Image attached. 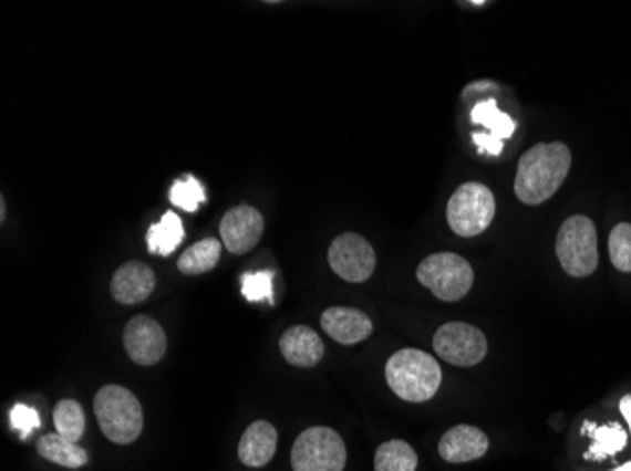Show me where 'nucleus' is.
<instances>
[{
    "mask_svg": "<svg viewBox=\"0 0 631 471\" xmlns=\"http://www.w3.org/2000/svg\"><path fill=\"white\" fill-rule=\"evenodd\" d=\"M280 350L286 363H290L291 366L312 368L322 360L325 347L322 338L310 326L297 325L283 332Z\"/></svg>",
    "mask_w": 631,
    "mask_h": 471,
    "instance_id": "obj_15",
    "label": "nucleus"
},
{
    "mask_svg": "<svg viewBox=\"0 0 631 471\" xmlns=\"http://www.w3.org/2000/svg\"><path fill=\"white\" fill-rule=\"evenodd\" d=\"M329 266L350 283H363L374 274L376 255L371 243L355 232L337 236L328 253Z\"/></svg>",
    "mask_w": 631,
    "mask_h": 471,
    "instance_id": "obj_9",
    "label": "nucleus"
},
{
    "mask_svg": "<svg viewBox=\"0 0 631 471\" xmlns=\"http://www.w3.org/2000/svg\"><path fill=\"white\" fill-rule=\"evenodd\" d=\"M184 236L186 232H184L180 217L176 216L175 211H167L159 223L152 224L148 229V234H146L148 251L154 255H173V251L180 245Z\"/></svg>",
    "mask_w": 631,
    "mask_h": 471,
    "instance_id": "obj_19",
    "label": "nucleus"
},
{
    "mask_svg": "<svg viewBox=\"0 0 631 471\" xmlns=\"http://www.w3.org/2000/svg\"><path fill=\"white\" fill-rule=\"evenodd\" d=\"M329 338L342 345H355L373 334V321L354 307H329L320 318Z\"/></svg>",
    "mask_w": 631,
    "mask_h": 471,
    "instance_id": "obj_13",
    "label": "nucleus"
},
{
    "mask_svg": "<svg viewBox=\"0 0 631 471\" xmlns=\"http://www.w3.org/2000/svg\"><path fill=\"white\" fill-rule=\"evenodd\" d=\"M346 465V447L333 428L304 430L291 449L293 471H342Z\"/></svg>",
    "mask_w": 631,
    "mask_h": 471,
    "instance_id": "obj_7",
    "label": "nucleus"
},
{
    "mask_svg": "<svg viewBox=\"0 0 631 471\" xmlns=\"http://www.w3.org/2000/svg\"><path fill=\"white\" fill-rule=\"evenodd\" d=\"M263 216L251 206H235L219 223L224 248L232 255H245L258 245L263 234Z\"/></svg>",
    "mask_w": 631,
    "mask_h": 471,
    "instance_id": "obj_11",
    "label": "nucleus"
},
{
    "mask_svg": "<svg viewBox=\"0 0 631 471\" xmlns=\"http://www.w3.org/2000/svg\"><path fill=\"white\" fill-rule=\"evenodd\" d=\"M556 255L571 278H588L599 262L598 230L587 216H573L563 221L556 238Z\"/></svg>",
    "mask_w": 631,
    "mask_h": 471,
    "instance_id": "obj_4",
    "label": "nucleus"
},
{
    "mask_svg": "<svg viewBox=\"0 0 631 471\" xmlns=\"http://www.w3.org/2000/svg\"><path fill=\"white\" fill-rule=\"evenodd\" d=\"M488 436L477 427L459 425L448 430L438 441V454L452 464H464L483 459L488 452Z\"/></svg>",
    "mask_w": 631,
    "mask_h": 471,
    "instance_id": "obj_14",
    "label": "nucleus"
},
{
    "mask_svg": "<svg viewBox=\"0 0 631 471\" xmlns=\"http://www.w3.org/2000/svg\"><path fill=\"white\" fill-rule=\"evenodd\" d=\"M418 454L406 441L382 443L374 454V471H416Z\"/></svg>",
    "mask_w": 631,
    "mask_h": 471,
    "instance_id": "obj_21",
    "label": "nucleus"
},
{
    "mask_svg": "<svg viewBox=\"0 0 631 471\" xmlns=\"http://www.w3.org/2000/svg\"><path fill=\"white\" fill-rule=\"evenodd\" d=\"M168 198L173 205L178 206L182 210L194 213L207 200V195H205V187L200 185L199 179L194 178V176H186V178L178 179L173 184Z\"/></svg>",
    "mask_w": 631,
    "mask_h": 471,
    "instance_id": "obj_24",
    "label": "nucleus"
},
{
    "mask_svg": "<svg viewBox=\"0 0 631 471\" xmlns=\"http://www.w3.org/2000/svg\"><path fill=\"white\" fill-rule=\"evenodd\" d=\"M221 243L216 238H207L187 248L178 259V272L184 275L207 274L216 268L221 257Z\"/></svg>",
    "mask_w": 631,
    "mask_h": 471,
    "instance_id": "obj_20",
    "label": "nucleus"
},
{
    "mask_svg": "<svg viewBox=\"0 0 631 471\" xmlns=\"http://www.w3.org/2000/svg\"><path fill=\"white\" fill-rule=\"evenodd\" d=\"M278 433L267 420H256L246 428L239 443V459L248 468H263L277 452Z\"/></svg>",
    "mask_w": 631,
    "mask_h": 471,
    "instance_id": "obj_16",
    "label": "nucleus"
},
{
    "mask_svg": "<svg viewBox=\"0 0 631 471\" xmlns=\"http://www.w3.org/2000/svg\"><path fill=\"white\" fill-rule=\"evenodd\" d=\"M609 255L612 266L630 274L631 272V224L619 223L609 234Z\"/></svg>",
    "mask_w": 631,
    "mask_h": 471,
    "instance_id": "obj_25",
    "label": "nucleus"
},
{
    "mask_svg": "<svg viewBox=\"0 0 631 471\" xmlns=\"http://www.w3.org/2000/svg\"><path fill=\"white\" fill-rule=\"evenodd\" d=\"M582 433L592 436L593 440L592 446L585 454L587 460H606L609 457H614L620 451H624L625 443H628V432L620 427L619 422H609L603 427H598L593 422H585Z\"/></svg>",
    "mask_w": 631,
    "mask_h": 471,
    "instance_id": "obj_17",
    "label": "nucleus"
},
{
    "mask_svg": "<svg viewBox=\"0 0 631 471\" xmlns=\"http://www.w3.org/2000/svg\"><path fill=\"white\" fill-rule=\"evenodd\" d=\"M473 140L477 144L478 149L484 154L499 155L503 151V140L492 136V134H473Z\"/></svg>",
    "mask_w": 631,
    "mask_h": 471,
    "instance_id": "obj_28",
    "label": "nucleus"
},
{
    "mask_svg": "<svg viewBox=\"0 0 631 471\" xmlns=\"http://www.w3.org/2000/svg\"><path fill=\"white\" fill-rule=\"evenodd\" d=\"M433 347L438 357L452 364L470 368L483 363L488 353V342L477 326L467 323H446L435 332Z\"/></svg>",
    "mask_w": 631,
    "mask_h": 471,
    "instance_id": "obj_8",
    "label": "nucleus"
},
{
    "mask_svg": "<svg viewBox=\"0 0 631 471\" xmlns=\"http://www.w3.org/2000/svg\"><path fill=\"white\" fill-rule=\"evenodd\" d=\"M620 414L624 415V419L628 420L631 428V395L624 396L620 400Z\"/></svg>",
    "mask_w": 631,
    "mask_h": 471,
    "instance_id": "obj_29",
    "label": "nucleus"
},
{
    "mask_svg": "<svg viewBox=\"0 0 631 471\" xmlns=\"http://www.w3.org/2000/svg\"><path fill=\"white\" fill-rule=\"evenodd\" d=\"M10 422H12L13 430H18L23 440H27L37 428H40V417L37 409L27 406V404L13 406L12 411H10Z\"/></svg>",
    "mask_w": 631,
    "mask_h": 471,
    "instance_id": "obj_27",
    "label": "nucleus"
},
{
    "mask_svg": "<svg viewBox=\"0 0 631 471\" xmlns=\"http://www.w3.org/2000/svg\"><path fill=\"white\" fill-rule=\"evenodd\" d=\"M496 217V197L490 187L469 181L459 185L446 206L451 229L462 238L483 234Z\"/></svg>",
    "mask_w": 631,
    "mask_h": 471,
    "instance_id": "obj_5",
    "label": "nucleus"
},
{
    "mask_svg": "<svg viewBox=\"0 0 631 471\" xmlns=\"http://www.w3.org/2000/svg\"><path fill=\"white\" fill-rule=\"evenodd\" d=\"M123 345L133 363L138 366H154L165 357L167 336L155 318L136 315L125 325Z\"/></svg>",
    "mask_w": 631,
    "mask_h": 471,
    "instance_id": "obj_10",
    "label": "nucleus"
},
{
    "mask_svg": "<svg viewBox=\"0 0 631 471\" xmlns=\"http://www.w3.org/2000/svg\"><path fill=\"white\" fill-rule=\"evenodd\" d=\"M612 471H631V462H625V464L620 465L617 470Z\"/></svg>",
    "mask_w": 631,
    "mask_h": 471,
    "instance_id": "obj_31",
    "label": "nucleus"
},
{
    "mask_svg": "<svg viewBox=\"0 0 631 471\" xmlns=\"http://www.w3.org/2000/svg\"><path fill=\"white\" fill-rule=\"evenodd\" d=\"M571 149L563 142L537 144L520 157L515 192L524 205L539 206L555 197L571 172Z\"/></svg>",
    "mask_w": 631,
    "mask_h": 471,
    "instance_id": "obj_1",
    "label": "nucleus"
},
{
    "mask_svg": "<svg viewBox=\"0 0 631 471\" xmlns=\"http://www.w3.org/2000/svg\"><path fill=\"white\" fill-rule=\"evenodd\" d=\"M53 422H55L59 436L77 443L82 440L85 430L84 408L76 400L65 398L59 401L53 409Z\"/></svg>",
    "mask_w": 631,
    "mask_h": 471,
    "instance_id": "obj_22",
    "label": "nucleus"
},
{
    "mask_svg": "<svg viewBox=\"0 0 631 471\" xmlns=\"http://www.w3.org/2000/svg\"><path fill=\"white\" fill-rule=\"evenodd\" d=\"M155 274L154 270L144 262H125L117 268L116 274L110 283V293L117 304L123 306H135L148 299L154 293Z\"/></svg>",
    "mask_w": 631,
    "mask_h": 471,
    "instance_id": "obj_12",
    "label": "nucleus"
},
{
    "mask_svg": "<svg viewBox=\"0 0 631 471\" xmlns=\"http://www.w3.org/2000/svg\"><path fill=\"white\" fill-rule=\"evenodd\" d=\"M4 217H7V208H4V200L0 202V219L4 221Z\"/></svg>",
    "mask_w": 631,
    "mask_h": 471,
    "instance_id": "obj_30",
    "label": "nucleus"
},
{
    "mask_svg": "<svg viewBox=\"0 0 631 471\" xmlns=\"http://www.w3.org/2000/svg\"><path fill=\"white\" fill-rule=\"evenodd\" d=\"M390 389L405 401L432 400L437 395L443 371L437 360L420 349H401L393 353L386 364Z\"/></svg>",
    "mask_w": 631,
    "mask_h": 471,
    "instance_id": "obj_2",
    "label": "nucleus"
},
{
    "mask_svg": "<svg viewBox=\"0 0 631 471\" xmlns=\"http://www.w3.org/2000/svg\"><path fill=\"white\" fill-rule=\"evenodd\" d=\"M37 451H39L40 457L48 460V462L63 465V468H71V470L82 468V465L87 464V460H90L85 449H82V447L74 443V441L66 440L63 436H59L58 432L42 436L39 443H37Z\"/></svg>",
    "mask_w": 631,
    "mask_h": 471,
    "instance_id": "obj_18",
    "label": "nucleus"
},
{
    "mask_svg": "<svg viewBox=\"0 0 631 471\" xmlns=\"http://www.w3.org/2000/svg\"><path fill=\"white\" fill-rule=\"evenodd\" d=\"M470 119L477 125L490 128L492 136H496L499 140L510 138L516 130L515 119H510V115L499 112L496 101L478 103L470 112Z\"/></svg>",
    "mask_w": 631,
    "mask_h": 471,
    "instance_id": "obj_23",
    "label": "nucleus"
},
{
    "mask_svg": "<svg viewBox=\"0 0 631 471\" xmlns=\"http://www.w3.org/2000/svg\"><path fill=\"white\" fill-rule=\"evenodd\" d=\"M416 278L443 302H457L469 293L475 272L464 257L456 253H433L420 262Z\"/></svg>",
    "mask_w": 631,
    "mask_h": 471,
    "instance_id": "obj_6",
    "label": "nucleus"
},
{
    "mask_svg": "<svg viewBox=\"0 0 631 471\" xmlns=\"http://www.w3.org/2000/svg\"><path fill=\"white\" fill-rule=\"evenodd\" d=\"M99 427L112 443L127 446L138 440L144 428V414L138 398L120 385H104L93 401Z\"/></svg>",
    "mask_w": 631,
    "mask_h": 471,
    "instance_id": "obj_3",
    "label": "nucleus"
},
{
    "mask_svg": "<svg viewBox=\"0 0 631 471\" xmlns=\"http://www.w3.org/2000/svg\"><path fill=\"white\" fill-rule=\"evenodd\" d=\"M242 294L248 302H261V300H271L272 302L271 272L246 274L245 280H242Z\"/></svg>",
    "mask_w": 631,
    "mask_h": 471,
    "instance_id": "obj_26",
    "label": "nucleus"
}]
</instances>
